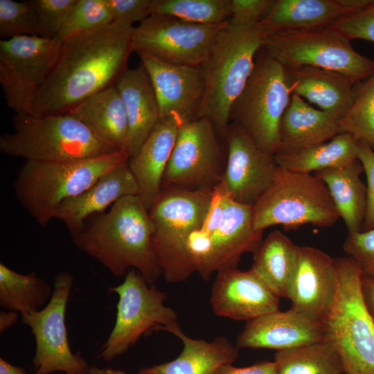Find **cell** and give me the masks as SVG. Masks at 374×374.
<instances>
[{"label": "cell", "mask_w": 374, "mask_h": 374, "mask_svg": "<svg viewBox=\"0 0 374 374\" xmlns=\"http://www.w3.org/2000/svg\"><path fill=\"white\" fill-rule=\"evenodd\" d=\"M134 28L132 24L114 21L64 40L55 66L35 95L31 115L69 113L115 85L133 52Z\"/></svg>", "instance_id": "cell-1"}, {"label": "cell", "mask_w": 374, "mask_h": 374, "mask_svg": "<svg viewBox=\"0 0 374 374\" xmlns=\"http://www.w3.org/2000/svg\"><path fill=\"white\" fill-rule=\"evenodd\" d=\"M152 232L149 211L139 195H128L107 213L89 218L71 236L78 249L114 276L125 278L134 269L148 283L155 284L162 271L152 248Z\"/></svg>", "instance_id": "cell-2"}, {"label": "cell", "mask_w": 374, "mask_h": 374, "mask_svg": "<svg viewBox=\"0 0 374 374\" xmlns=\"http://www.w3.org/2000/svg\"><path fill=\"white\" fill-rule=\"evenodd\" d=\"M264 35L258 24L229 21L200 66L205 94L198 118L209 119L219 134H226L231 107L253 71Z\"/></svg>", "instance_id": "cell-3"}, {"label": "cell", "mask_w": 374, "mask_h": 374, "mask_svg": "<svg viewBox=\"0 0 374 374\" xmlns=\"http://www.w3.org/2000/svg\"><path fill=\"white\" fill-rule=\"evenodd\" d=\"M128 159L126 152H117L66 162L25 161L15 179L14 193L30 215L45 226L64 202L81 194Z\"/></svg>", "instance_id": "cell-4"}, {"label": "cell", "mask_w": 374, "mask_h": 374, "mask_svg": "<svg viewBox=\"0 0 374 374\" xmlns=\"http://www.w3.org/2000/svg\"><path fill=\"white\" fill-rule=\"evenodd\" d=\"M337 285L323 325L337 351L344 374H374V321L365 303L362 271L349 256L335 258Z\"/></svg>", "instance_id": "cell-5"}, {"label": "cell", "mask_w": 374, "mask_h": 374, "mask_svg": "<svg viewBox=\"0 0 374 374\" xmlns=\"http://www.w3.org/2000/svg\"><path fill=\"white\" fill-rule=\"evenodd\" d=\"M14 131L0 136L1 152L26 161L66 162L117 152L71 114L12 117Z\"/></svg>", "instance_id": "cell-6"}, {"label": "cell", "mask_w": 374, "mask_h": 374, "mask_svg": "<svg viewBox=\"0 0 374 374\" xmlns=\"http://www.w3.org/2000/svg\"><path fill=\"white\" fill-rule=\"evenodd\" d=\"M256 231L281 225L329 227L340 218L326 184L314 174L278 168L274 179L252 206Z\"/></svg>", "instance_id": "cell-7"}, {"label": "cell", "mask_w": 374, "mask_h": 374, "mask_svg": "<svg viewBox=\"0 0 374 374\" xmlns=\"http://www.w3.org/2000/svg\"><path fill=\"white\" fill-rule=\"evenodd\" d=\"M262 49L231 107L230 121L241 127L262 150L274 155L280 148V121L292 93L285 67Z\"/></svg>", "instance_id": "cell-8"}, {"label": "cell", "mask_w": 374, "mask_h": 374, "mask_svg": "<svg viewBox=\"0 0 374 374\" xmlns=\"http://www.w3.org/2000/svg\"><path fill=\"white\" fill-rule=\"evenodd\" d=\"M214 188H162L149 210L153 226L152 245L168 283L183 281V259L190 235L202 227Z\"/></svg>", "instance_id": "cell-9"}, {"label": "cell", "mask_w": 374, "mask_h": 374, "mask_svg": "<svg viewBox=\"0 0 374 374\" xmlns=\"http://www.w3.org/2000/svg\"><path fill=\"white\" fill-rule=\"evenodd\" d=\"M262 48L285 67L327 69L355 83L374 71V60L355 51L333 26L265 33Z\"/></svg>", "instance_id": "cell-10"}, {"label": "cell", "mask_w": 374, "mask_h": 374, "mask_svg": "<svg viewBox=\"0 0 374 374\" xmlns=\"http://www.w3.org/2000/svg\"><path fill=\"white\" fill-rule=\"evenodd\" d=\"M262 233L253 227L252 206L227 196L217 226L211 231L199 228L188 238L183 259L184 280L195 273L208 280L214 273L237 267L244 253H254L260 246Z\"/></svg>", "instance_id": "cell-11"}, {"label": "cell", "mask_w": 374, "mask_h": 374, "mask_svg": "<svg viewBox=\"0 0 374 374\" xmlns=\"http://www.w3.org/2000/svg\"><path fill=\"white\" fill-rule=\"evenodd\" d=\"M118 296L114 326L98 357L111 362L127 351L151 330L179 325L177 314L166 305L167 294L148 283L135 269H130L120 285L109 287Z\"/></svg>", "instance_id": "cell-12"}, {"label": "cell", "mask_w": 374, "mask_h": 374, "mask_svg": "<svg viewBox=\"0 0 374 374\" xmlns=\"http://www.w3.org/2000/svg\"><path fill=\"white\" fill-rule=\"evenodd\" d=\"M62 43L37 36L0 41V83L15 115L32 114L35 95L55 66Z\"/></svg>", "instance_id": "cell-13"}, {"label": "cell", "mask_w": 374, "mask_h": 374, "mask_svg": "<svg viewBox=\"0 0 374 374\" xmlns=\"http://www.w3.org/2000/svg\"><path fill=\"white\" fill-rule=\"evenodd\" d=\"M73 281L70 272H59L48 303L35 312L21 315L35 341L34 374H87L89 369L87 360L72 352L68 339L65 317Z\"/></svg>", "instance_id": "cell-14"}, {"label": "cell", "mask_w": 374, "mask_h": 374, "mask_svg": "<svg viewBox=\"0 0 374 374\" xmlns=\"http://www.w3.org/2000/svg\"><path fill=\"white\" fill-rule=\"evenodd\" d=\"M229 21L199 24L152 14L134 28L132 49L170 64L200 67Z\"/></svg>", "instance_id": "cell-15"}, {"label": "cell", "mask_w": 374, "mask_h": 374, "mask_svg": "<svg viewBox=\"0 0 374 374\" xmlns=\"http://www.w3.org/2000/svg\"><path fill=\"white\" fill-rule=\"evenodd\" d=\"M217 131L207 118L183 125L166 168L161 189L214 188L221 181L222 152Z\"/></svg>", "instance_id": "cell-16"}, {"label": "cell", "mask_w": 374, "mask_h": 374, "mask_svg": "<svg viewBox=\"0 0 374 374\" xmlns=\"http://www.w3.org/2000/svg\"><path fill=\"white\" fill-rule=\"evenodd\" d=\"M227 159L220 185L233 201L253 206L271 184L278 166L235 123L226 131Z\"/></svg>", "instance_id": "cell-17"}, {"label": "cell", "mask_w": 374, "mask_h": 374, "mask_svg": "<svg viewBox=\"0 0 374 374\" xmlns=\"http://www.w3.org/2000/svg\"><path fill=\"white\" fill-rule=\"evenodd\" d=\"M152 84L159 120L181 127L196 119L204 101L205 84L200 67L164 62L147 52H136Z\"/></svg>", "instance_id": "cell-18"}, {"label": "cell", "mask_w": 374, "mask_h": 374, "mask_svg": "<svg viewBox=\"0 0 374 374\" xmlns=\"http://www.w3.org/2000/svg\"><path fill=\"white\" fill-rule=\"evenodd\" d=\"M278 297L251 269L217 273L210 303L218 317L249 321L279 310Z\"/></svg>", "instance_id": "cell-19"}, {"label": "cell", "mask_w": 374, "mask_h": 374, "mask_svg": "<svg viewBox=\"0 0 374 374\" xmlns=\"http://www.w3.org/2000/svg\"><path fill=\"white\" fill-rule=\"evenodd\" d=\"M337 285L335 258L310 246H299L288 290L291 308L321 321L328 313Z\"/></svg>", "instance_id": "cell-20"}, {"label": "cell", "mask_w": 374, "mask_h": 374, "mask_svg": "<svg viewBox=\"0 0 374 374\" xmlns=\"http://www.w3.org/2000/svg\"><path fill=\"white\" fill-rule=\"evenodd\" d=\"M323 339L322 321L290 308L247 321L235 345L238 349L267 348L280 351Z\"/></svg>", "instance_id": "cell-21"}, {"label": "cell", "mask_w": 374, "mask_h": 374, "mask_svg": "<svg viewBox=\"0 0 374 374\" xmlns=\"http://www.w3.org/2000/svg\"><path fill=\"white\" fill-rule=\"evenodd\" d=\"M371 0H275L258 24L265 33L333 26Z\"/></svg>", "instance_id": "cell-22"}, {"label": "cell", "mask_w": 374, "mask_h": 374, "mask_svg": "<svg viewBox=\"0 0 374 374\" xmlns=\"http://www.w3.org/2000/svg\"><path fill=\"white\" fill-rule=\"evenodd\" d=\"M127 162L103 175L81 194L64 202L56 211L54 219L64 224L72 233L89 218L104 213L121 198L139 195V187Z\"/></svg>", "instance_id": "cell-23"}, {"label": "cell", "mask_w": 374, "mask_h": 374, "mask_svg": "<svg viewBox=\"0 0 374 374\" xmlns=\"http://www.w3.org/2000/svg\"><path fill=\"white\" fill-rule=\"evenodd\" d=\"M181 127L174 121L159 120L139 151L128 159L139 196L148 211L161 190L162 178Z\"/></svg>", "instance_id": "cell-24"}, {"label": "cell", "mask_w": 374, "mask_h": 374, "mask_svg": "<svg viewBox=\"0 0 374 374\" xmlns=\"http://www.w3.org/2000/svg\"><path fill=\"white\" fill-rule=\"evenodd\" d=\"M115 85L127 112L130 158L139 151L159 121V108L149 75L141 63L127 69Z\"/></svg>", "instance_id": "cell-25"}, {"label": "cell", "mask_w": 374, "mask_h": 374, "mask_svg": "<svg viewBox=\"0 0 374 374\" xmlns=\"http://www.w3.org/2000/svg\"><path fill=\"white\" fill-rule=\"evenodd\" d=\"M166 330L179 338L184 347L175 359L152 366H143L137 374H214L222 365L232 364L239 349L226 337L212 341L193 339L186 335L179 324Z\"/></svg>", "instance_id": "cell-26"}, {"label": "cell", "mask_w": 374, "mask_h": 374, "mask_svg": "<svg viewBox=\"0 0 374 374\" xmlns=\"http://www.w3.org/2000/svg\"><path fill=\"white\" fill-rule=\"evenodd\" d=\"M285 69L292 95L341 118L351 102L355 82L339 73L320 68L300 66Z\"/></svg>", "instance_id": "cell-27"}, {"label": "cell", "mask_w": 374, "mask_h": 374, "mask_svg": "<svg viewBox=\"0 0 374 374\" xmlns=\"http://www.w3.org/2000/svg\"><path fill=\"white\" fill-rule=\"evenodd\" d=\"M339 121L334 115L293 94L280 121L278 151L328 141L340 134Z\"/></svg>", "instance_id": "cell-28"}, {"label": "cell", "mask_w": 374, "mask_h": 374, "mask_svg": "<svg viewBox=\"0 0 374 374\" xmlns=\"http://www.w3.org/2000/svg\"><path fill=\"white\" fill-rule=\"evenodd\" d=\"M69 113L82 121L107 146L127 153L128 119L116 85L94 94Z\"/></svg>", "instance_id": "cell-29"}, {"label": "cell", "mask_w": 374, "mask_h": 374, "mask_svg": "<svg viewBox=\"0 0 374 374\" xmlns=\"http://www.w3.org/2000/svg\"><path fill=\"white\" fill-rule=\"evenodd\" d=\"M362 172V166L357 159L346 166L313 173L326 184L348 233L361 231L363 226L366 186L361 179Z\"/></svg>", "instance_id": "cell-30"}, {"label": "cell", "mask_w": 374, "mask_h": 374, "mask_svg": "<svg viewBox=\"0 0 374 374\" xmlns=\"http://www.w3.org/2000/svg\"><path fill=\"white\" fill-rule=\"evenodd\" d=\"M298 245L279 230L270 232L253 253L251 269L278 296L287 299Z\"/></svg>", "instance_id": "cell-31"}, {"label": "cell", "mask_w": 374, "mask_h": 374, "mask_svg": "<svg viewBox=\"0 0 374 374\" xmlns=\"http://www.w3.org/2000/svg\"><path fill=\"white\" fill-rule=\"evenodd\" d=\"M358 143L348 134L340 133L331 140L299 149L278 151L274 156L279 168L312 174L346 166L357 160Z\"/></svg>", "instance_id": "cell-32"}, {"label": "cell", "mask_w": 374, "mask_h": 374, "mask_svg": "<svg viewBox=\"0 0 374 374\" xmlns=\"http://www.w3.org/2000/svg\"><path fill=\"white\" fill-rule=\"evenodd\" d=\"M53 288L35 272L18 273L0 263V306L21 314L35 312L49 301Z\"/></svg>", "instance_id": "cell-33"}, {"label": "cell", "mask_w": 374, "mask_h": 374, "mask_svg": "<svg viewBox=\"0 0 374 374\" xmlns=\"http://www.w3.org/2000/svg\"><path fill=\"white\" fill-rule=\"evenodd\" d=\"M274 361L278 374H344L341 358L326 338L276 351Z\"/></svg>", "instance_id": "cell-34"}, {"label": "cell", "mask_w": 374, "mask_h": 374, "mask_svg": "<svg viewBox=\"0 0 374 374\" xmlns=\"http://www.w3.org/2000/svg\"><path fill=\"white\" fill-rule=\"evenodd\" d=\"M340 133L374 151V71L355 85L351 102L339 121Z\"/></svg>", "instance_id": "cell-35"}, {"label": "cell", "mask_w": 374, "mask_h": 374, "mask_svg": "<svg viewBox=\"0 0 374 374\" xmlns=\"http://www.w3.org/2000/svg\"><path fill=\"white\" fill-rule=\"evenodd\" d=\"M153 14L195 24H218L231 19V0H155Z\"/></svg>", "instance_id": "cell-36"}, {"label": "cell", "mask_w": 374, "mask_h": 374, "mask_svg": "<svg viewBox=\"0 0 374 374\" xmlns=\"http://www.w3.org/2000/svg\"><path fill=\"white\" fill-rule=\"evenodd\" d=\"M41 35L37 15L29 1L0 0L1 37Z\"/></svg>", "instance_id": "cell-37"}, {"label": "cell", "mask_w": 374, "mask_h": 374, "mask_svg": "<svg viewBox=\"0 0 374 374\" xmlns=\"http://www.w3.org/2000/svg\"><path fill=\"white\" fill-rule=\"evenodd\" d=\"M114 21L106 0H77L70 15L55 38L69 37Z\"/></svg>", "instance_id": "cell-38"}, {"label": "cell", "mask_w": 374, "mask_h": 374, "mask_svg": "<svg viewBox=\"0 0 374 374\" xmlns=\"http://www.w3.org/2000/svg\"><path fill=\"white\" fill-rule=\"evenodd\" d=\"M77 0H29L34 8L41 28L42 37H57Z\"/></svg>", "instance_id": "cell-39"}, {"label": "cell", "mask_w": 374, "mask_h": 374, "mask_svg": "<svg viewBox=\"0 0 374 374\" xmlns=\"http://www.w3.org/2000/svg\"><path fill=\"white\" fill-rule=\"evenodd\" d=\"M343 249L359 265L363 276L374 278V228L348 233Z\"/></svg>", "instance_id": "cell-40"}, {"label": "cell", "mask_w": 374, "mask_h": 374, "mask_svg": "<svg viewBox=\"0 0 374 374\" xmlns=\"http://www.w3.org/2000/svg\"><path fill=\"white\" fill-rule=\"evenodd\" d=\"M334 28L350 41L362 39L374 43V0L359 12L345 18Z\"/></svg>", "instance_id": "cell-41"}, {"label": "cell", "mask_w": 374, "mask_h": 374, "mask_svg": "<svg viewBox=\"0 0 374 374\" xmlns=\"http://www.w3.org/2000/svg\"><path fill=\"white\" fill-rule=\"evenodd\" d=\"M114 21L142 22L153 14L155 0H106Z\"/></svg>", "instance_id": "cell-42"}, {"label": "cell", "mask_w": 374, "mask_h": 374, "mask_svg": "<svg viewBox=\"0 0 374 374\" xmlns=\"http://www.w3.org/2000/svg\"><path fill=\"white\" fill-rule=\"evenodd\" d=\"M275 0H231V17L235 24L258 25L271 8Z\"/></svg>", "instance_id": "cell-43"}, {"label": "cell", "mask_w": 374, "mask_h": 374, "mask_svg": "<svg viewBox=\"0 0 374 374\" xmlns=\"http://www.w3.org/2000/svg\"><path fill=\"white\" fill-rule=\"evenodd\" d=\"M357 159L366 177V206L362 231H367L374 228V151L358 143Z\"/></svg>", "instance_id": "cell-44"}, {"label": "cell", "mask_w": 374, "mask_h": 374, "mask_svg": "<svg viewBox=\"0 0 374 374\" xmlns=\"http://www.w3.org/2000/svg\"><path fill=\"white\" fill-rule=\"evenodd\" d=\"M214 374H278V371L274 361H264L240 368L232 364L222 365Z\"/></svg>", "instance_id": "cell-45"}, {"label": "cell", "mask_w": 374, "mask_h": 374, "mask_svg": "<svg viewBox=\"0 0 374 374\" xmlns=\"http://www.w3.org/2000/svg\"><path fill=\"white\" fill-rule=\"evenodd\" d=\"M362 289L365 303L374 321V278L362 275Z\"/></svg>", "instance_id": "cell-46"}, {"label": "cell", "mask_w": 374, "mask_h": 374, "mask_svg": "<svg viewBox=\"0 0 374 374\" xmlns=\"http://www.w3.org/2000/svg\"><path fill=\"white\" fill-rule=\"evenodd\" d=\"M18 313L11 310H4L0 312V333L2 334L11 326L17 323Z\"/></svg>", "instance_id": "cell-47"}, {"label": "cell", "mask_w": 374, "mask_h": 374, "mask_svg": "<svg viewBox=\"0 0 374 374\" xmlns=\"http://www.w3.org/2000/svg\"><path fill=\"white\" fill-rule=\"evenodd\" d=\"M0 374H27L23 368L15 366L0 358Z\"/></svg>", "instance_id": "cell-48"}, {"label": "cell", "mask_w": 374, "mask_h": 374, "mask_svg": "<svg viewBox=\"0 0 374 374\" xmlns=\"http://www.w3.org/2000/svg\"><path fill=\"white\" fill-rule=\"evenodd\" d=\"M87 374H127L125 372L120 370H116L110 368H102L96 366H90Z\"/></svg>", "instance_id": "cell-49"}, {"label": "cell", "mask_w": 374, "mask_h": 374, "mask_svg": "<svg viewBox=\"0 0 374 374\" xmlns=\"http://www.w3.org/2000/svg\"><path fill=\"white\" fill-rule=\"evenodd\" d=\"M64 374H66V373H64Z\"/></svg>", "instance_id": "cell-50"}]
</instances>
